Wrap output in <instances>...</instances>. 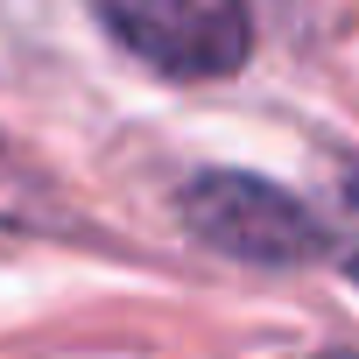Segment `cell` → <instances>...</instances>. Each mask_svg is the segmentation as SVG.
<instances>
[{
    "label": "cell",
    "mask_w": 359,
    "mask_h": 359,
    "mask_svg": "<svg viewBox=\"0 0 359 359\" xmlns=\"http://www.w3.org/2000/svg\"><path fill=\"white\" fill-rule=\"evenodd\" d=\"M176 205H184V226L205 247H219L233 261H254V268H303V261L331 254L324 247V219L303 198L261 184V176H240V169L191 176Z\"/></svg>",
    "instance_id": "1"
},
{
    "label": "cell",
    "mask_w": 359,
    "mask_h": 359,
    "mask_svg": "<svg viewBox=\"0 0 359 359\" xmlns=\"http://www.w3.org/2000/svg\"><path fill=\"white\" fill-rule=\"evenodd\" d=\"M324 359H359V352H324Z\"/></svg>",
    "instance_id": "4"
},
{
    "label": "cell",
    "mask_w": 359,
    "mask_h": 359,
    "mask_svg": "<svg viewBox=\"0 0 359 359\" xmlns=\"http://www.w3.org/2000/svg\"><path fill=\"white\" fill-rule=\"evenodd\" d=\"M106 36L169 78H226L254 50L247 0H92Z\"/></svg>",
    "instance_id": "2"
},
{
    "label": "cell",
    "mask_w": 359,
    "mask_h": 359,
    "mask_svg": "<svg viewBox=\"0 0 359 359\" xmlns=\"http://www.w3.org/2000/svg\"><path fill=\"white\" fill-rule=\"evenodd\" d=\"M324 184H331V198H324V205H331V212H324V247H331L338 268L359 282V162L338 155Z\"/></svg>",
    "instance_id": "3"
}]
</instances>
